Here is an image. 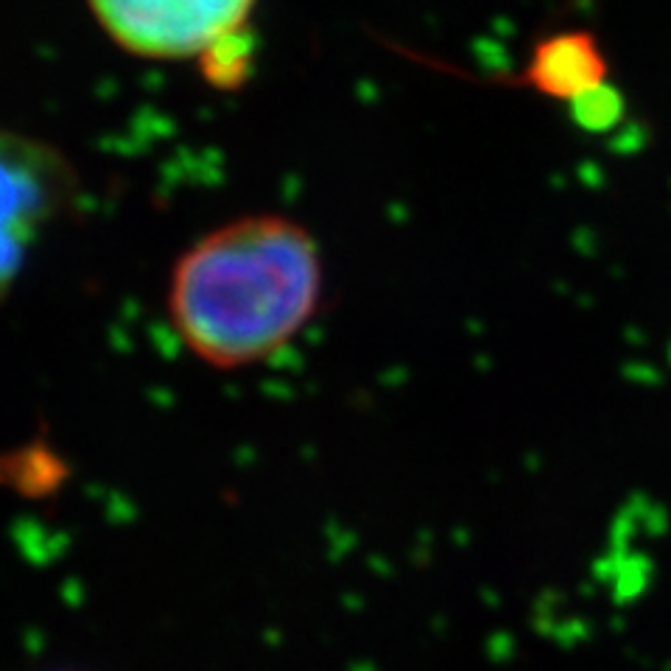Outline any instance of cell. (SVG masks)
Masks as SVG:
<instances>
[{
  "label": "cell",
  "mask_w": 671,
  "mask_h": 671,
  "mask_svg": "<svg viewBox=\"0 0 671 671\" xmlns=\"http://www.w3.org/2000/svg\"><path fill=\"white\" fill-rule=\"evenodd\" d=\"M325 299L314 233L280 213L227 221L190 244L168 277L166 308L188 353L244 369L286 351Z\"/></svg>",
  "instance_id": "1"
},
{
  "label": "cell",
  "mask_w": 671,
  "mask_h": 671,
  "mask_svg": "<svg viewBox=\"0 0 671 671\" xmlns=\"http://www.w3.org/2000/svg\"><path fill=\"white\" fill-rule=\"evenodd\" d=\"M96 23L121 51L157 62L224 65L244 40L258 0H87Z\"/></svg>",
  "instance_id": "2"
},
{
  "label": "cell",
  "mask_w": 671,
  "mask_h": 671,
  "mask_svg": "<svg viewBox=\"0 0 671 671\" xmlns=\"http://www.w3.org/2000/svg\"><path fill=\"white\" fill-rule=\"evenodd\" d=\"M73 162L48 140L0 127V305L51 224L79 196Z\"/></svg>",
  "instance_id": "3"
},
{
  "label": "cell",
  "mask_w": 671,
  "mask_h": 671,
  "mask_svg": "<svg viewBox=\"0 0 671 671\" xmlns=\"http://www.w3.org/2000/svg\"><path fill=\"white\" fill-rule=\"evenodd\" d=\"M604 81H610L608 51L588 29H563L540 37L517 76V85L526 90L565 103Z\"/></svg>",
  "instance_id": "4"
},
{
  "label": "cell",
  "mask_w": 671,
  "mask_h": 671,
  "mask_svg": "<svg viewBox=\"0 0 671 671\" xmlns=\"http://www.w3.org/2000/svg\"><path fill=\"white\" fill-rule=\"evenodd\" d=\"M569 107L576 127L585 129V132L591 135H604L624 121L626 98L619 87L604 81V85L593 87V90L582 92L580 98H574Z\"/></svg>",
  "instance_id": "5"
}]
</instances>
